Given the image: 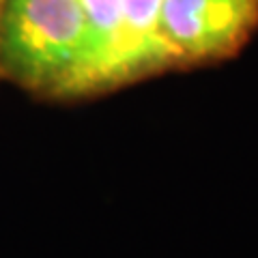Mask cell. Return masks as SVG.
I'll return each mask as SVG.
<instances>
[{
	"instance_id": "277c9868",
	"label": "cell",
	"mask_w": 258,
	"mask_h": 258,
	"mask_svg": "<svg viewBox=\"0 0 258 258\" xmlns=\"http://www.w3.org/2000/svg\"><path fill=\"white\" fill-rule=\"evenodd\" d=\"M91 28V47L78 93L112 88L114 62L120 43V0H80Z\"/></svg>"
},
{
	"instance_id": "6da1fadb",
	"label": "cell",
	"mask_w": 258,
	"mask_h": 258,
	"mask_svg": "<svg viewBox=\"0 0 258 258\" xmlns=\"http://www.w3.org/2000/svg\"><path fill=\"white\" fill-rule=\"evenodd\" d=\"M91 28L80 0H3L0 54L15 80L37 91L76 95Z\"/></svg>"
},
{
	"instance_id": "3957f363",
	"label": "cell",
	"mask_w": 258,
	"mask_h": 258,
	"mask_svg": "<svg viewBox=\"0 0 258 258\" xmlns=\"http://www.w3.org/2000/svg\"><path fill=\"white\" fill-rule=\"evenodd\" d=\"M161 5L164 0H120V43L112 86L174 64L159 30Z\"/></svg>"
},
{
	"instance_id": "7a4b0ae2",
	"label": "cell",
	"mask_w": 258,
	"mask_h": 258,
	"mask_svg": "<svg viewBox=\"0 0 258 258\" xmlns=\"http://www.w3.org/2000/svg\"><path fill=\"white\" fill-rule=\"evenodd\" d=\"M258 26V0H164L161 39L174 62L235 54Z\"/></svg>"
},
{
	"instance_id": "5b68a950",
	"label": "cell",
	"mask_w": 258,
	"mask_h": 258,
	"mask_svg": "<svg viewBox=\"0 0 258 258\" xmlns=\"http://www.w3.org/2000/svg\"><path fill=\"white\" fill-rule=\"evenodd\" d=\"M0 5H3V0H0Z\"/></svg>"
}]
</instances>
